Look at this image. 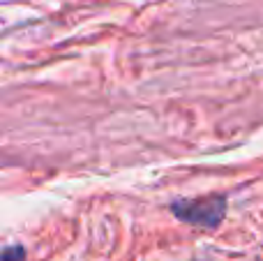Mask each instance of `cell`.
Returning <instances> with one entry per match:
<instances>
[{"instance_id":"cell-1","label":"cell","mask_w":263,"mask_h":261,"mask_svg":"<svg viewBox=\"0 0 263 261\" xmlns=\"http://www.w3.org/2000/svg\"><path fill=\"white\" fill-rule=\"evenodd\" d=\"M171 213L178 220L194 227L215 229L227 215V199L224 197H203V199H178L171 203Z\"/></svg>"},{"instance_id":"cell-2","label":"cell","mask_w":263,"mask_h":261,"mask_svg":"<svg viewBox=\"0 0 263 261\" xmlns=\"http://www.w3.org/2000/svg\"><path fill=\"white\" fill-rule=\"evenodd\" d=\"M26 259V250L21 245H7L3 250V261H23Z\"/></svg>"}]
</instances>
